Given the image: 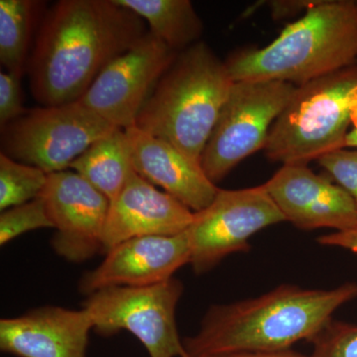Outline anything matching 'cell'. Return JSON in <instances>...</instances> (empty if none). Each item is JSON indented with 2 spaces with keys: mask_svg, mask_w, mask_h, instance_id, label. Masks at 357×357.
<instances>
[{
  "mask_svg": "<svg viewBox=\"0 0 357 357\" xmlns=\"http://www.w3.org/2000/svg\"><path fill=\"white\" fill-rule=\"evenodd\" d=\"M177 55L147 32L112 61L77 102L116 128H132L160 77Z\"/></svg>",
  "mask_w": 357,
  "mask_h": 357,
  "instance_id": "30bf717a",
  "label": "cell"
},
{
  "mask_svg": "<svg viewBox=\"0 0 357 357\" xmlns=\"http://www.w3.org/2000/svg\"><path fill=\"white\" fill-rule=\"evenodd\" d=\"M234 84L225 62L197 42L180 52L160 77L135 126L201 163Z\"/></svg>",
  "mask_w": 357,
  "mask_h": 357,
  "instance_id": "277c9868",
  "label": "cell"
},
{
  "mask_svg": "<svg viewBox=\"0 0 357 357\" xmlns=\"http://www.w3.org/2000/svg\"><path fill=\"white\" fill-rule=\"evenodd\" d=\"M116 129L77 100L33 109L1 129L2 153L47 174L61 172Z\"/></svg>",
  "mask_w": 357,
  "mask_h": 357,
  "instance_id": "ba28073f",
  "label": "cell"
},
{
  "mask_svg": "<svg viewBox=\"0 0 357 357\" xmlns=\"http://www.w3.org/2000/svg\"><path fill=\"white\" fill-rule=\"evenodd\" d=\"M191 262L187 231L170 236L128 239L110 249L98 267L83 274L79 291L84 295L112 287H147L174 278Z\"/></svg>",
  "mask_w": 357,
  "mask_h": 357,
  "instance_id": "7c38bea8",
  "label": "cell"
},
{
  "mask_svg": "<svg viewBox=\"0 0 357 357\" xmlns=\"http://www.w3.org/2000/svg\"><path fill=\"white\" fill-rule=\"evenodd\" d=\"M48 174L37 167L0 154V210L28 203L41 197Z\"/></svg>",
  "mask_w": 357,
  "mask_h": 357,
  "instance_id": "ffe728a7",
  "label": "cell"
},
{
  "mask_svg": "<svg viewBox=\"0 0 357 357\" xmlns=\"http://www.w3.org/2000/svg\"><path fill=\"white\" fill-rule=\"evenodd\" d=\"M22 105L21 77L9 72L0 73V126L1 129L25 114Z\"/></svg>",
  "mask_w": 357,
  "mask_h": 357,
  "instance_id": "cb8c5ba5",
  "label": "cell"
},
{
  "mask_svg": "<svg viewBox=\"0 0 357 357\" xmlns=\"http://www.w3.org/2000/svg\"><path fill=\"white\" fill-rule=\"evenodd\" d=\"M357 126V66L298 86L274 122L264 152L283 165H307L344 149Z\"/></svg>",
  "mask_w": 357,
  "mask_h": 357,
  "instance_id": "5b68a950",
  "label": "cell"
},
{
  "mask_svg": "<svg viewBox=\"0 0 357 357\" xmlns=\"http://www.w3.org/2000/svg\"><path fill=\"white\" fill-rule=\"evenodd\" d=\"M357 297V284L307 289L282 284L259 297L208 307L197 333L183 338L188 357L291 349L312 340L333 312Z\"/></svg>",
  "mask_w": 357,
  "mask_h": 357,
  "instance_id": "7a4b0ae2",
  "label": "cell"
},
{
  "mask_svg": "<svg viewBox=\"0 0 357 357\" xmlns=\"http://www.w3.org/2000/svg\"><path fill=\"white\" fill-rule=\"evenodd\" d=\"M345 148H357V126L352 128L347 137Z\"/></svg>",
  "mask_w": 357,
  "mask_h": 357,
  "instance_id": "83f0119b",
  "label": "cell"
},
{
  "mask_svg": "<svg viewBox=\"0 0 357 357\" xmlns=\"http://www.w3.org/2000/svg\"><path fill=\"white\" fill-rule=\"evenodd\" d=\"M285 222L265 185L239 190L218 189L210 206L194 213L187 231L191 265L196 275L208 273L225 257L248 252L249 238Z\"/></svg>",
  "mask_w": 357,
  "mask_h": 357,
  "instance_id": "9c48e42d",
  "label": "cell"
},
{
  "mask_svg": "<svg viewBox=\"0 0 357 357\" xmlns=\"http://www.w3.org/2000/svg\"><path fill=\"white\" fill-rule=\"evenodd\" d=\"M93 321L86 309L45 306L0 319V349L17 357H86Z\"/></svg>",
  "mask_w": 357,
  "mask_h": 357,
  "instance_id": "9a60e30c",
  "label": "cell"
},
{
  "mask_svg": "<svg viewBox=\"0 0 357 357\" xmlns=\"http://www.w3.org/2000/svg\"><path fill=\"white\" fill-rule=\"evenodd\" d=\"M298 86L279 81L234 82L202 156V167L217 185L259 150Z\"/></svg>",
  "mask_w": 357,
  "mask_h": 357,
  "instance_id": "8992f818",
  "label": "cell"
},
{
  "mask_svg": "<svg viewBox=\"0 0 357 357\" xmlns=\"http://www.w3.org/2000/svg\"><path fill=\"white\" fill-rule=\"evenodd\" d=\"M70 168L114 201L134 170L128 133L119 128L96 141Z\"/></svg>",
  "mask_w": 357,
  "mask_h": 357,
  "instance_id": "e0dca14e",
  "label": "cell"
},
{
  "mask_svg": "<svg viewBox=\"0 0 357 357\" xmlns=\"http://www.w3.org/2000/svg\"><path fill=\"white\" fill-rule=\"evenodd\" d=\"M318 162L326 175L351 197L357 210V150H337L321 157Z\"/></svg>",
  "mask_w": 357,
  "mask_h": 357,
  "instance_id": "603a6c76",
  "label": "cell"
},
{
  "mask_svg": "<svg viewBox=\"0 0 357 357\" xmlns=\"http://www.w3.org/2000/svg\"><path fill=\"white\" fill-rule=\"evenodd\" d=\"M146 33L114 0H61L45 16L28 64L33 96L44 107L77 102Z\"/></svg>",
  "mask_w": 357,
  "mask_h": 357,
  "instance_id": "6da1fadb",
  "label": "cell"
},
{
  "mask_svg": "<svg viewBox=\"0 0 357 357\" xmlns=\"http://www.w3.org/2000/svg\"><path fill=\"white\" fill-rule=\"evenodd\" d=\"M39 2L0 0V62L6 72L22 77Z\"/></svg>",
  "mask_w": 357,
  "mask_h": 357,
  "instance_id": "d6986e66",
  "label": "cell"
},
{
  "mask_svg": "<svg viewBox=\"0 0 357 357\" xmlns=\"http://www.w3.org/2000/svg\"><path fill=\"white\" fill-rule=\"evenodd\" d=\"M321 0H275L267 1L266 6L271 10L275 20L291 17L298 13H305L316 6Z\"/></svg>",
  "mask_w": 357,
  "mask_h": 357,
  "instance_id": "d4e9b609",
  "label": "cell"
},
{
  "mask_svg": "<svg viewBox=\"0 0 357 357\" xmlns=\"http://www.w3.org/2000/svg\"><path fill=\"white\" fill-rule=\"evenodd\" d=\"M199 357H311L293 351H268V352H241V354H225V356H199Z\"/></svg>",
  "mask_w": 357,
  "mask_h": 357,
  "instance_id": "4316f807",
  "label": "cell"
},
{
  "mask_svg": "<svg viewBox=\"0 0 357 357\" xmlns=\"http://www.w3.org/2000/svg\"><path fill=\"white\" fill-rule=\"evenodd\" d=\"M317 241L323 246L344 248L357 255V227L344 231H335L319 236Z\"/></svg>",
  "mask_w": 357,
  "mask_h": 357,
  "instance_id": "484cf974",
  "label": "cell"
},
{
  "mask_svg": "<svg viewBox=\"0 0 357 357\" xmlns=\"http://www.w3.org/2000/svg\"><path fill=\"white\" fill-rule=\"evenodd\" d=\"M40 229H54L41 198L13 206L0 215V245L22 236L25 232Z\"/></svg>",
  "mask_w": 357,
  "mask_h": 357,
  "instance_id": "44dd1931",
  "label": "cell"
},
{
  "mask_svg": "<svg viewBox=\"0 0 357 357\" xmlns=\"http://www.w3.org/2000/svg\"><path fill=\"white\" fill-rule=\"evenodd\" d=\"M309 342L311 357H357V326L331 319Z\"/></svg>",
  "mask_w": 357,
  "mask_h": 357,
  "instance_id": "7402d4cb",
  "label": "cell"
},
{
  "mask_svg": "<svg viewBox=\"0 0 357 357\" xmlns=\"http://www.w3.org/2000/svg\"><path fill=\"white\" fill-rule=\"evenodd\" d=\"M356 61L357 0H321L266 47L236 52L225 64L234 82L301 86Z\"/></svg>",
  "mask_w": 357,
  "mask_h": 357,
  "instance_id": "3957f363",
  "label": "cell"
},
{
  "mask_svg": "<svg viewBox=\"0 0 357 357\" xmlns=\"http://www.w3.org/2000/svg\"><path fill=\"white\" fill-rule=\"evenodd\" d=\"M264 185L285 222L297 229L344 231L357 227L351 197L326 174L318 175L307 165H283Z\"/></svg>",
  "mask_w": 357,
  "mask_h": 357,
  "instance_id": "4fadbf2b",
  "label": "cell"
},
{
  "mask_svg": "<svg viewBox=\"0 0 357 357\" xmlns=\"http://www.w3.org/2000/svg\"><path fill=\"white\" fill-rule=\"evenodd\" d=\"M183 292L184 285L176 278L147 287L107 288L88 296L83 307L100 335L126 331L150 357H188L176 323Z\"/></svg>",
  "mask_w": 357,
  "mask_h": 357,
  "instance_id": "52a82bcc",
  "label": "cell"
},
{
  "mask_svg": "<svg viewBox=\"0 0 357 357\" xmlns=\"http://www.w3.org/2000/svg\"><path fill=\"white\" fill-rule=\"evenodd\" d=\"M194 213L132 171L114 201L103 231V253L128 239L170 236L189 229Z\"/></svg>",
  "mask_w": 357,
  "mask_h": 357,
  "instance_id": "5bb4252c",
  "label": "cell"
},
{
  "mask_svg": "<svg viewBox=\"0 0 357 357\" xmlns=\"http://www.w3.org/2000/svg\"><path fill=\"white\" fill-rule=\"evenodd\" d=\"M55 234L51 245L59 256L81 263L103 252V231L109 201L75 171L48 174L41 197Z\"/></svg>",
  "mask_w": 357,
  "mask_h": 357,
  "instance_id": "8fae6325",
  "label": "cell"
},
{
  "mask_svg": "<svg viewBox=\"0 0 357 357\" xmlns=\"http://www.w3.org/2000/svg\"><path fill=\"white\" fill-rule=\"evenodd\" d=\"M141 20L150 32L174 52L196 44L203 32V22L190 0H114Z\"/></svg>",
  "mask_w": 357,
  "mask_h": 357,
  "instance_id": "ac0fdd59",
  "label": "cell"
},
{
  "mask_svg": "<svg viewBox=\"0 0 357 357\" xmlns=\"http://www.w3.org/2000/svg\"><path fill=\"white\" fill-rule=\"evenodd\" d=\"M131 145L134 171L185 204L192 213L210 206L218 188L199 162L171 143L132 126L124 129Z\"/></svg>",
  "mask_w": 357,
  "mask_h": 357,
  "instance_id": "2e32d148",
  "label": "cell"
}]
</instances>
